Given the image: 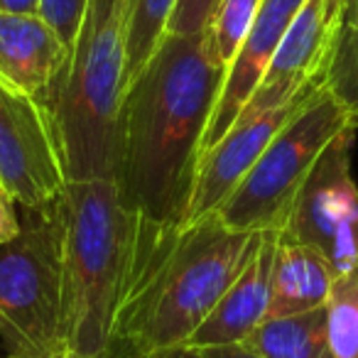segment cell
I'll list each match as a JSON object with an SVG mask.
<instances>
[{
	"instance_id": "4",
	"label": "cell",
	"mask_w": 358,
	"mask_h": 358,
	"mask_svg": "<svg viewBox=\"0 0 358 358\" xmlns=\"http://www.w3.org/2000/svg\"><path fill=\"white\" fill-rule=\"evenodd\" d=\"M130 0H89L69 62L50 103L66 182L113 179L125 89Z\"/></svg>"
},
{
	"instance_id": "17",
	"label": "cell",
	"mask_w": 358,
	"mask_h": 358,
	"mask_svg": "<svg viewBox=\"0 0 358 358\" xmlns=\"http://www.w3.org/2000/svg\"><path fill=\"white\" fill-rule=\"evenodd\" d=\"M327 331L334 358H358V275L334 282L327 302Z\"/></svg>"
},
{
	"instance_id": "11",
	"label": "cell",
	"mask_w": 358,
	"mask_h": 358,
	"mask_svg": "<svg viewBox=\"0 0 358 358\" xmlns=\"http://www.w3.org/2000/svg\"><path fill=\"white\" fill-rule=\"evenodd\" d=\"M69 62V50L40 15L0 13V81L35 99L50 113V103Z\"/></svg>"
},
{
	"instance_id": "3",
	"label": "cell",
	"mask_w": 358,
	"mask_h": 358,
	"mask_svg": "<svg viewBox=\"0 0 358 358\" xmlns=\"http://www.w3.org/2000/svg\"><path fill=\"white\" fill-rule=\"evenodd\" d=\"M64 358H106L113 343L138 214L113 179L66 182L59 194Z\"/></svg>"
},
{
	"instance_id": "13",
	"label": "cell",
	"mask_w": 358,
	"mask_h": 358,
	"mask_svg": "<svg viewBox=\"0 0 358 358\" xmlns=\"http://www.w3.org/2000/svg\"><path fill=\"white\" fill-rule=\"evenodd\" d=\"M278 250V231H263L258 250L241 275L226 287L216 307L187 343L196 348L226 346L245 341L268 317L273 260Z\"/></svg>"
},
{
	"instance_id": "21",
	"label": "cell",
	"mask_w": 358,
	"mask_h": 358,
	"mask_svg": "<svg viewBox=\"0 0 358 358\" xmlns=\"http://www.w3.org/2000/svg\"><path fill=\"white\" fill-rule=\"evenodd\" d=\"M221 0H177L172 17L167 22V32L172 35H194L209 27Z\"/></svg>"
},
{
	"instance_id": "10",
	"label": "cell",
	"mask_w": 358,
	"mask_h": 358,
	"mask_svg": "<svg viewBox=\"0 0 358 358\" xmlns=\"http://www.w3.org/2000/svg\"><path fill=\"white\" fill-rule=\"evenodd\" d=\"M319 91L322 89L309 91L289 103L275 106V108L260 110V113L238 115L236 123L226 130L224 138L201 157L187 221L219 211L221 204L231 196V192L241 185V179L248 174V169L258 162L270 140L280 133V128L302 106H307Z\"/></svg>"
},
{
	"instance_id": "24",
	"label": "cell",
	"mask_w": 358,
	"mask_h": 358,
	"mask_svg": "<svg viewBox=\"0 0 358 358\" xmlns=\"http://www.w3.org/2000/svg\"><path fill=\"white\" fill-rule=\"evenodd\" d=\"M108 358H206L204 351L189 343H182V346H172V348H162V351L155 353H145V356H123V353H110Z\"/></svg>"
},
{
	"instance_id": "26",
	"label": "cell",
	"mask_w": 358,
	"mask_h": 358,
	"mask_svg": "<svg viewBox=\"0 0 358 358\" xmlns=\"http://www.w3.org/2000/svg\"><path fill=\"white\" fill-rule=\"evenodd\" d=\"M343 25L358 27V0H343Z\"/></svg>"
},
{
	"instance_id": "27",
	"label": "cell",
	"mask_w": 358,
	"mask_h": 358,
	"mask_svg": "<svg viewBox=\"0 0 358 358\" xmlns=\"http://www.w3.org/2000/svg\"><path fill=\"white\" fill-rule=\"evenodd\" d=\"M0 358H8V356H6V353H0Z\"/></svg>"
},
{
	"instance_id": "6",
	"label": "cell",
	"mask_w": 358,
	"mask_h": 358,
	"mask_svg": "<svg viewBox=\"0 0 358 358\" xmlns=\"http://www.w3.org/2000/svg\"><path fill=\"white\" fill-rule=\"evenodd\" d=\"M353 115L324 86L270 140L216 214L236 231H285L309 172Z\"/></svg>"
},
{
	"instance_id": "16",
	"label": "cell",
	"mask_w": 358,
	"mask_h": 358,
	"mask_svg": "<svg viewBox=\"0 0 358 358\" xmlns=\"http://www.w3.org/2000/svg\"><path fill=\"white\" fill-rule=\"evenodd\" d=\"M177 0H130L125 30V81H133L157 50Z\"/></svg>"
},
{
	"instance_id": "15",
	"label": "cell",
	"mask_w": 358,
	"mask_h": 358,
	"mask_svg": "<svg viewBox=\"0 0 358 358\" xmlns=\"http://www.w3.org/2000/svg\"><path fill=\"white\" fill-rule=\"evenodd\" d=\"M245 343L263 358H334L329 348L327 307L265 319Z\"/></svg>"
},
{
	"instance_id": "18",
	"label": "cell",
	"mask_w": 358,
	"mask_h": 358,
	"mask_svg": "<svg viewBox=\"0 0 358 358\" xmlns=\"http://www.w3.org/2000/svg\"><path fill=\"white\" fill-rule=\"evenodd\" d=\"M324 86L358 123V27L341 25Z\"/></svg>"
},
{
	"instance_id": "19",
	"label": "cell",
	"mask_w": 358,
	"mask_h": 358,
	"mask_svg": "<svg viewBox=\"0 0 358 358\" xmlns=\"http://www.w3.org/2000/svg\"><path fill=\"white\" fill-rule=\"evenodd\" d=\"M263 0H221L214 17L209 22V30L214 35V45L219 52V59L229 69L234 57L238 55L241 45L248 37L255 17L260 13Z\"/></svg>"
},
{
	"instance_id": "12",
	"label": "cell",
	"mask_w": 358,
	"mask_h": 358,
	"mask_svg": "<svg viewBox=\"0 0 358 358\" xmlns=\"http://www.w3.org/2000/svg\"><path fill=\"white\" fill-rule=\"evenodd\" d=\"M302 3L304 0H263L248 37L243 40L238 55L234 57L229 71H226L219 101H216V108L211 113L209 128L204 135L201 157L224 138L226 130L236 123L241 110L245 108Z\"/></svg>"
},
{
	"instance_id": "5",
	"label": "cell",
	"mask_w": 358,
	"mask_h": 358,
	"mask_svg": "<svg viewBox=\"0 0 358 358\" xmlns=\"http://www.w3.org/2000/svg\"><path fill=\"white\" fill-rule=\"evenodd\" d=\"M20 234L0 245V336L8 358H64L59 199L20 206Z\"/></svg>"
},
{
	"instance_id": "2",
	"label": "cell",
	"mask_w": 358,
	"mask_h": 358,
	"mask_svg": "<svg viewBox=\"0 0 358 358\" xmlns=\"http://www.w3.org/2000/svg\"><path fill=\"white\" fill-rule=\"evenodd\" d=\"M260 238L263 231H236L216 211L182 224L138 216L108 356H145L189 341Z\"/></svg>"
},
{
	"instance_id": "7",
	"label": "cell",
	"mask_w": 358,
	"mask_h": 358,
	"mask_svg": "<svg viewBox=\"0 0 358 358\" xmlns=\"http://www.w3.org/2000/svg\"><path fill=\"white\" fill-rule=\"evenodd\" d=\"M358 125H348L319 155L285 234L314 248L336 278L358 275V185L351 174V148Z\"/></svg>"
},
{
	"instance_id": "1",
	"label": "cell",
	"mask_w": 358,
	"mask_h": 358,
	"mask_svg": "<svg viewBox=\"0 0 358 358\" xmlns=\"http://www.w3.org/2000/svg\"><path fill=\"white\" fill-rule=\"evenodd\" d=\"M211 30L164 32L125 89L115 185L140 219L187 221L204 135L226 79Z\"/></svg>"
},
{
	"instance_id": "22",
	"label": "cell",
	"mask_w": 358,
	"mask_h": 358,
	"mask_svg": "<svg viewBox=\"0 0 358 358\" xmlns=\"http://www.w3.org/2000/svg\"><path fill=\"white\" fill-rule=\"evenodd\" d=\"M17 234H20V209L15 196L0 185V245L13 241Z\"/></svg>"
},
{
	"instance_id": "25",
	"label": "cell",
	"mask_w": 358,
	"mask_h": 358,
	"mask_svg": "<svg viewBox=\"0 0 358 358\" xmlns=\"http://www.w3.org/2000/svg\"><path fill=\"white\" fill-rule=\"evenodd\" d=\"M40 0H0V13H27L37 15Z\"/></svg>"
},
{
	"instance_id": "23",
	"label": "cell",
	"mask_w": 358,
	"mask_h": 358,
	"mask_svg": "<svg viewBox=\"0 0 358 358\" xmlns=\"http://www.w3.org/2000/svg\"><path fill=\"white\" fill-rule=\"evenodd\" d=\"M206 358H263L255 348H250L245 341L238 343H226V346H211L201 348Z\"/></svg>"
},
{
	"instance_id": "9",
	"label": "cell",
	"mask_w": 358,
	"mask_h": 358,
	"mask_svg": "<svg viewBox=\"0 0 358 358\" xmlns=\"http://www.w3.org/2000/svg\"><path fill=\"white\" fill-rule=\"evenodd\" d=\"M341 25L343 0H304L241 115L285 106L324 89Z\"/></svg>"
},
{
	"instance_id": "14",
	"label": "cell",
	"mask_w": 358,
	"mask_h": 358,
	"mask_svg": "<svg viewBox=\"0 0 358 358\" xmlns=\"http://www.w3.org/2000/svg\"><path fill=\"white\" fill-rule=\"evenodd\" d=\"M336 282L331 265L314 248L278 231V250L273 260L270 307L265 319L289 317L327 307L331 287Z\"/></svg>"
},
{
	"instance_id": "20",
	"label": "cell",
	"mask_w": 358,
	"mask_h": 358,
	"mask_svg": "<svg viewBox=\"0 0 358 358\" xmlns=\"http://www.w3.org/2000/svg\"><path fill=\"white\" fill-rule=\"evenodd\" d=\"M86 8H89V0H40L37 15L57 32V37L71 52L79 27L84 22Z\"/></svg>"
},
{
	"instance_id": "8",
	"label": "cell",
	"mask_w": 358,
	"mask_h": 358,
	"mask_svg": "<svg viewBox=\"0 0 358 358\" xmlns=\"http://www.w3.org/2000/svg\"><path fill=\"white\" fill-rule=\"evenodd\" d=\"M0 185L20 206H45L66 185L55 125L42 103L0 81Z\"/></svg>"
}]
</instances>
